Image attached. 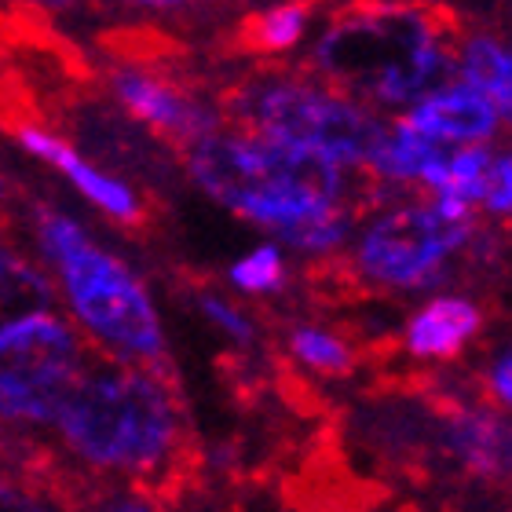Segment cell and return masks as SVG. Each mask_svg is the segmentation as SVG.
<instances>
[{"mask_svg":"<svg viewBox=\"0 0 512 512\" xmlns=\"http://www.w3.org/2000/svg\"><path fill=\"white\" fill-rule=\"evenodd\" d=\"M454 74L491 99L498 118L512 125V48L494 33H469L458 44Z\"/></svg>","mask_w":512,"mask_h":512,"instance_id":"cell-12","label":"cell"},{"mask_svg":"<svg viewBox=\"0 0 512 512\" xmlns=\"http://www.w3.org/2000/svg\"><path fill=\"white\" fill-rule=\"evenodd\" d=\"M37 242L63 278L74 315L107 352L136 363H169L158 308L118 256L99 249L81 224L52 209L37 213Z\"/></svg>","mask_w":512,"mask_h":512,"instance_id":"cell-5","label":"cell"},{"mask_svg":"<svg viewBox=\"0 0 512 512\" xmlns=\"http://www.w3.org/2000/svg\"><path fill=\"white\" fill-rule=\"evenodd\" d=\"M52 308V282L22 256L0 249V330Z\"/></svg>","mask_w":512,"mask_h":512,"instance_id":"cell-14","label":"cell"},{"mask_svg":"<svg viewBox=\"0 0 512 512\" xmlns=\"http://www.w3.org/2000/svg\"><path fill=\"white\" fill-rule=\"evenodd\" d=\"M128 4H136V8H154V11H176V8H187L191 0H128Z\"/></svg>","mask_w":512,"mask_h":512,"instance_id":"cell-20","label":"cell"},{"mask_svg":"<svg viewBox=\"0 0 512 512\" xmlns=\"http://www.w3.org/2000/svg\"><path fill=\"white\" fill-rule=\"evenodd\" d=\"M55 428L92 469L132 476L147 502L172 498L180 483L191 480L187 410L169 363L88 355Z\"/></svg>","mask_w":512,"mask_h":512,"instance_id":"cell-2","label":"cell"},{"mask_svg":"<svg viewBox=\"0 0 512 512\" xmlns=\"http://www.w3.org/2000/svg\"><path fill=\"white\" fill-rule=\"evenodd\" d=\"M480 205L498 220L512 224V150H494L487 176H483Z\"/></svg>","mask_w":512,"mask_h":512,"instance_id":"cell-18","label":"cell"},{"mask_svg":"<svg viewBox=\"0 0 512 512\" xmlns=\"http://www.w3.org/2000/svg\"><path fill=\"white\" fill-rule=\"evenodd\" d=\"M110 92L132 121L147 128L161 143L183 150L209 128H216V110L198 99L191 88L169 74H150L136 66H118L110 74Z\"/></svg>","mask_w":512,"mask_h":512,"instance_id":"cell-8","label":"cell"},{"mask_svg":"<svg viewBox=\"0 0 512 512\" xmlns=\"http://www.w3.org/2000/svg\"><path fill=\"white\" fill-rule=\"evenodd\" d=\"M311 26V0H275L253 8L235 26V48L246 55H282L304 41Z\"/></svg>","mask_w":512,"mask_h":512,"instance_id":"cell-13","label":"cell"},{"mask_svg":"<svg viewBox=\"0 0 512 512\" xmlns=\"http://www.w3.org/2000/svg\"><path fill=\"white\" fill-rule=\"evenodd\" d=\"M480 330L483 311L469 297H436L410 315L403 330V344L414 359L447 363V359H458Z\"/></svg>","mask_w":512,"mask_h":512,"instance_id":"cell-11","label":"cell"},{"mask_svg":"<svg viewBox=\"0 0 512 512\" xmlns=\"http://www.w3.org/2000/svg\"><path fill=\"white\" fill-rule=\"evenodd\" d=\"M220 110L238 128L308 147L341 161L344 169H366L388 125L311 70H256L238 77L220 92Z\"/></svg>","mask_w":512,"mask_h":512,"instance_id":"cell-4","label":"cell"},{"mask_svg":"<svg viewBox=\"0 0 512 512\" xmlns=\"http://www.w3.org/2000/svg\"><path fill=\"white\" fill-rule=\"evenodd\" d=\"M88 363V348L59 315H30L0 330V417L55 425Z\"/></svg>","mask_w":512,"mask_h":512,"instance_id":"cell-7","label":"cell"},{"mask_svg":"<svg viewBox=\"0 0 512 512\" xmlns=\"http://www.w3.org/2000/svg\"><path fill=\"white\" fill-rule=\"evenodd\" d=\"M286 348L304 370L322 377H348L359 366V352H355L352 344L344 341V337H337L333 330H326V326H319V322H297V326H289Z\"/></svg>","mask_w":512,"mask_h":512,"instance_id":"cell-15","label":"cell"},{"mask_svg":"<svg viewBox=\"0 0 512 512\" xmlns=\"http://www.w3.org/2000/svg\"><path fill=\"white\" fill-rule=\"evenodd\" d=\"M227 275H231L235 289H242V293L267 297V293H282V289H286L289 271H286V260H282V249L260 246L227 267Z\"/></svg>","mask_w":512,"mask_h":512,"instance_id":"cell-16","label":"cell"},{"mask_svg":"<svg viewBox=\"0 0 512 512\" xmlns=\"http://www.w3.org/2000/svg\"><path fill=\"white\" fill-rule=\"evenodd\" d=\"M461 19L436 4H344L311 48V74L381 107L417 103L454 77Z\"/></svg>","mask_w":512,"mask_h":512,"instance_id":"cell-3","label":"cell"},{"mask_svg":"<svg viewBox=\"0 0 512 512\" xmlns=\"http://www.w3.org/2000/svg\"><path fill=\"white\" fill-rule=\"evenodd\" d=\"M213 202L300 253L330 256L352 235V183L341 161L249 128H209L180 150Z\"/></svg>","mask_w":512,"mask_h":512,"instance_id":"cell-1","label":"cell"},{"mask_svg":"<svg viewBox=\"0 0 512 512\" xmlns=\"http://www.w3.org/2000/svg\"><path fill=\"white\" fill-rule=\"evenodd\" d=\"M483 388H487V395H491L494 403L509 406V410H512V348H505V352L491 363Z\"/></svg>","mask_w":512,"mask_h":512,"instance_id":"cell-19","label":"cell"},{"mask_svg":"<svg viewBox=\"0 0 512 512\" xmlns=\"http://www.w3.org/2000/svg\"><path fill=\"white\" fill-rule=\"evenodd\" d=\"M406 118L450 143H487L502 121L491 99L465 81H447V85L432 88L428 96L417 99Z\"/></svg>","mask_w":512,"mask_h":512,"instance_id":"cell-10","label":"cell"},{"mask_svg":"<svg viewBox=\"0 0 512 512\" xmlns=\"http://www.w3.org/2000/svg\"><path fill=\"white\" fill-rule=\"evenodd\" d=\"M194 304L205 315V322H213L216 330L224 333V337H231L235 344H242V348H253L256 337H260V330L253 326V319H249L246 311L238 308V304H231V300H224L220 293H213V289H194Z\"/></svg>","mask_w":512,"mask_h":512,"instance_id":"cell-17","label":"cell"},{"mask_svg":"<svg viewBox=\"0 0 512 512\" xmlns=\"http://www.w3.org/2000/svg\"><path fill=\"white\" fill-rule=\"evenodd\" d=\"M11 132H15V139L30 150L33 158L48 161L52 169L63 172L66 180L74 183L77 191L85 194L96 209H103L110 220H118L121 227H132V231L147 227V220H150L147 205H143V198H139L125 180L96 169V165H88L66 139H59L55 132H48V128H41V125H33V121H22V125H15Z\"/></svg>","mask_w":512,"mask_h":512,"instance_id":"cell-9","label":"cell"},{"mask_svg":"<svg viewBox=\"0 0 512 512\" xmlns=\"http://www.w3.org/2000/svg\"><path fill=\"white\" fill-rule=\"evenodd\" d=\"M472 242V209L443 198L384 209L359 231L352 271L363 286L425 289Z\"/></svg>","mask_w":512,"mask_h":512,"instance_id":"cell-6","label":"cell"},{"mask_svg":"<svg viewBox=\"0 0 512 512\" xmlns=\"http://www.w3.org/2000/svg\"><path fill=\"white\" fill-rule=\"evenodd\" d=\"M33 8H48V11H66V8H77L81 0H26Z\"/></svg>","mask_w":512,"mask_h":512,"instance_id":"cell-21","label":"cell"}]
</instances>
